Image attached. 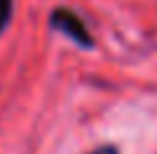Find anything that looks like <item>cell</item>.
Returning <instances> with one entry per match:
<instances>
[{
    "mask_svg": "<svg viewBox=\"0 0 157 154\" xmlns=\"http://www.w3.org/2000/svg\"><path fill=\"white\" fill-rule=\"evenodd\" d=\"M49 26L54 31H59V34H64L70 41H75L77 46H82V49H90L95 44L90 28L85 26V21L72 8H54L49 13Z\"/></svg>",
    "mask_w": 157,
    "mask_h": 154,
    "instance_id": "1",
    "label": "cell"
},
{
    "mask_svg": "<svg viewBox=\"0 0 157 154\" xmlns=\"http://www.w3.org/2000/svg\"><path fill=\"white\" fill-rule=\"evenodd\" d=\"M10 16H13V0H0V36H3V31L8 28Z\"/></svg>",
    "mask_w": 157,
    "mask_h": 154,
    "instance_id": "2",
    "label": "cell"
},
{
    "mask_svg": "<svg viewBox=\"0 0 157 154\" xmlns=\"http://www.w3.org/2000/svg\"><path fill=\"white\" fill-rule=\"evenodd\" d=\"M88 154H119V149H116L113 144H103V146H95V149L88 152Z\"/></svg>",
    "mask_w": 157,
    "mask_h": 154,
    "instance_id": "3",
    "label": "cell"
}]
</instances>
